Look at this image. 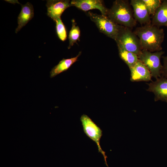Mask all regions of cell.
<instances>
[{
    "label": "cell",
    "mask_w": 167,
    "mask_h": 167,
    "mask_svg": "<svg viewBox=\"0 0 167 167\" xmlns=\"http://www.w3.org/2000/svg\"><path fill=\"white\" fill-rule=\"evenodd\" d=\"M118 47L123 48L139 56L142 50L140 41L131 29L121 26L115 40Z\"/></svg>",
    "instance_id": "obj_3"
},
{
    "label": "cell",
    "mask_w": 167,
    "mask_h": 167,
    "mask_svg": "<svg viewBox=\"0 0 167 167\" xmlns=\"http://www.w3.org/2000/svg\"><path fill=\"white\" fill-rule=\"evenodd\" d=\"M80 119L84 133L88 137L96 143L99 152H101L104 157L105 164L107 167H109L106 161L107 157L100 144V140L102 135V130L86 114L82 115Z\"/></svg>",
    "instance_id": "obj_6"
},
{
    "label": "cell",
    "mask_w": 167,
    "mask_h": 167,
    "mask_svg": "<svg viewBox=\"0 0 167 167\" xmlns=\"http://www.w3.org/2000/svg\"><path fill=\"white\" fill-rule=\"evenodd\" d=\"M87 14L91 20L95 24L100 32L115 40L121 25L113 22L107 16L97 14L90 11Z\"/></svg>",
    "instance_id": "obj_5"
},
{
    "label": "cell",
    "mask_w": 167,
    "mask_h": 167,
    "mask_svg": "<svg viewBox=\"0 0 167 167\" xmlns=\"http://www.w3.org/2000/svg\"><path fill=\"white\" fill-rule=\"evenodd\" d=\"M148 84L147 91L154 94L155 101H161L167 103V78L161 77Z\"/></svg>",
    "instance_id": "obj_7"
},
{
    "label": "cell",
    "mask_w": 167,
    "mask_h": 167,
    "mask_svg": "<svg viewBox=\"0 0 167 167\" xmlns=\"http://www.w3.org/2000/svg\"><path fill=\"white\" fill-rule=\"evenodd\" d=\"M134 32L140 41L142 50L151 52L162 50L165 35L163 29L151 23L136 28Z\"/></svg>",
    "instance_id": "obj_1"
},
{
    "label": "cell",
    "mask_w": 167,
    "mask_h": 167,
    "mask_svg": "<svg viewBox=\"0 0 167 167\" xmlns=\"http://www.w3.org/2000/svg\"><path fill=\"white\" fill-rule=\"evenodd\" d=\"M163 65L162 66L161 77L167 78V55L162 56Z\"/></svg>",
    "instance_id": "obj_19"
},
{
    "label": "cell",
    "mask_w": 167,
    "mask_h": 167,
    "mask_svg": "<svg viewBox=\"0 0 167 167\" xmlns=\"http://www.w3.org/2000/svg\"><path fill=\"white\" fill-rule=\"evenodd\" d=\"M164 53L162 50L153 53L143 49L138 56L139 60L148 69L152 77L156 79L161 77L163 66L161 58Z\"/></svg>",
    "instance_id": "obj_4"
},
{
    "label": "cell",
    "mask_w": 167,
    "mask_h": 167,
    "mask_svg": "<svg viewBox=\"0 0 167 167\" xmlns=\"http://www.w3.org/2000/svg\"><path fill=\"white\" fill-rule=\"evenodd\" d=\"M46 6L47 15L54 21L61 17L65 10L72 6L71 1L68 0H47Z\"/></svg>",
    "instance_id": "obj_8"
},
{
    "label": "cell",
    "mask_w": 167,
    "mask_h": 167,
    "mask_svg": "<svg viewBox=\"0 0 167 167\" xmlns=\"http://www.w3.org/2000/svg\"><path fill=\"white\" fill-rule=\"evenodd\" d=\"M21 6V10L18 17V25L15 30L16 33L19 32L34 16V9L31 3L27 2Z\"/></svg>",
    "instance_id": "obj_12"
},
{
    "label": "cell",
    "mask_w": 167,
    "mask_h": 167,
    "mask_svg": "<svg viewBox=\"0 0 167 167\" xmlns=\"http://www.w3.org/2000/svg\"><path fill=\"white\" fill-rule=\"evenodd\" d=\"M55 22L56 23V28L57 36L61 41H64L67 38L66 31L61 17L56 20Z\"/></svg>",
    "instance_id": "obj_17"
},
{
    "label": "cell",
    "mask_w": 167,
    "mask_h": 167,
    "mask_svg": "<svg viewBox=\"0 0 167 167\" xmlns=\"http://www.w3.org/2000/svg\"><path fill=\"white\" fill-rule=\"evenodd\" d=\"M134 10V17L142 25L151 23L150 15L143 0H131L130 3Z\"/></svg>",
    "instance_id": "obj_10"
},
{
    "label": "cell",
    "mask_w": 167,
    "mask_h": 167,
    "mask_svg": "<svg viewBox=\"0 0 167 167\" xmlns=\"http://www.w3.org/2000/svg\"><path fill=\"white\" fill-rule=\"evenodd\" d=\"M119 55L130 69L133 67L139 61L138 56L135 54L123 48L118 47Z\"/></svg>",
    "instance_id": "obj_15"
},
{
    "label": "cell",
    "mask_w": 167,
    "mask_h": 167,
    "mask_svg": "<svg viewBox=\"0 0 167 167\" xmlns=\"http://www.w3.org/2000/svg\"><path fill=\"white\" fill-rule=\"evenodd\" d=\"M72 6H74L84 11L97 9L101 14L107 16L109 9L105 6L104 1L101 0H72L71 1Z\"/></svg>",
    "instance_id": "obj_9"
},
{
    "label": "cell",
    "mask_w": 167,
    "mask_h": 167,
    "mask_svg": "<svg viewBox=\"0 0 167 167\" xmlns=\"http://www.w3.org/2000/svg\"><path fill=\"white\" fill-rule=\"evenodd\" d=\"M81 52H79L75 57L70 58H63L59 63L55 66L51 70L50 77H54L59 74L67 70L71 66L77 61L80 55Z\"/></svg>",
    "instance_id": "obj_14"
},
{
    "label": "cell",
    "mask_w": 167,
    "mask_h": 167,
    "mask_svg": "<svg viewBox=\"0 0 167 167\" xmlns=\"http://www.w3.org/2000/svg\"><path fill=\"white\" fill-rule=\"evenodd\" d=\"M148 11L150 15H154L162 1L160 0H143Z\"/></svg>",
    "instance_id": "obj_18"
},
{
    "label": "cell",
    "mask_w": 167,
    "mask_h": 167,
    "mask_svg": "<svg viewBox=\"0 0 167 167\" xmlns=\"http://www.w3.org/2000/svg\"><path fill=\"white\" fill-rule=\"evenodd\" d=\"M151 24L159 28L161 26L167 27V0L162 1L152 16Z\"/></svg>",
    "instance_id": "obj_13"
},
{
    "label": "cell",
    "mask_w": 167,
    "mask_h": 167,
    "mask_svg": "<svg viewBox=\"0 0 167 167\" xmlns=\"http://www.w3.org/2000/svg\"><path fill=\"white\" fill-rule=\"evenodd\" d=\"M72 27L70 31L68 39L69 44L68 47L69 49L73 46L78 41H79L80 31L79 27L77 25L75 20L73 19L71 20Z\"/></svg>",
    "instance_id": "obj_16"
},
{
    "label": "cell",
    "mask_w": 167,
    "mask_h": 167,
    "mask_svg": "<svg viewBox=\"0 0 167 167\" xmlns=\"http://www.w3.org/2000/svg\"><path fill=\"white\" fill-rule=\"evenodd\" d=\"M130 5L127 0H116L109 9L107 16L115 23L131 29L137 22Z\"/></svg>",
    "instance_id": "obj_2"
},
{
    "label": "cell",
    "mask_w": 167,
    "mask_h": 167,
    "mask_svg": "<svg viewBox=\"0 0 167 167\" xmlns=\"http://www.w3.org/2000/svg\"><path fill=\"white\" fill-rule=\"evenodd\" d=\"M130 80L132 82L146 81L151 80V73L147 67L139 61L135 65L130 69Z\"/></svg>",
    "instance_id": "obj_11"
}]
</instances>
